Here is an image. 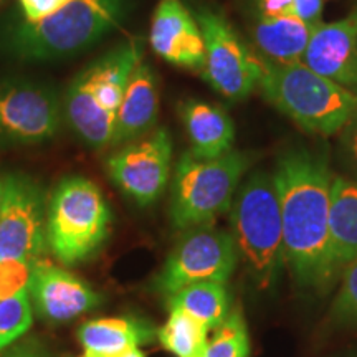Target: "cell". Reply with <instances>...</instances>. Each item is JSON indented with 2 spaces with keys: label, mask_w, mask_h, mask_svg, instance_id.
<instances>
[{
  "label": "cell",
  "mask_w": 357,
  "mask_h": 357,
  "mask_svg": "<svg viewBox=\"0 0 357 357\" xmlns=\"http://www.w3.org/2000/svg\"><path fill=\"white\" fill-rule=\"evenodd\" d=\"M258 17L294 15V0H255Z\"/></svg>",
  "instance_id": "obj_30"
},
{
  "label": "cell",
  "mask_w": 357,
  "mask_h": 357,
  "mask_svg": "<svg viewBox=\"0 0 357 357\" xmlns=\"http://www.w3.org/2000/svg\"><path fill=\"white\" fill-rule=\"evenodd\" d=\"M303 63L321 77L357 91V6L344 19L316 25Z\"/></svg>",
  "instance_id": "obj_15"
},
{
  "label": "cell",
  "mask_w": 357,
  "mask_h": 357,
  "mask_svg": "<svg viewBox=\"0 0 357 357\" xmlns=\"http://www.w3.org/2000/svg\"><path fill=\"white\" fill-rule=\"evenodd\" d=\"M231 236L252 280L261 289L278 280L287 265L280 199L273 174L257 171L236 190L230 208Z\"/></svg>",
  "instance_id": "obj_5"
},
{
  "label": "cell",
  "mask_w": 357,
  "mask_h": 357,
  "mask_svg": "<svg viewBox=\"0 0 357 357\" xmlns=\"http://www.w3.org/2000/svg\"><path fill=\"white\" fill-rule=\"evenodd\" d=\"M30 301L45 321L65 323L101 305V296L63 268L47 260L33 263Z\"/></svg>",
  "instance_id": "obj_14"
},
{
  "label": "cell",
  "mask_w": 357,
  "mask_h": 357,
  "mask_svg": "<svg viewBox=\"0 0 357 357\" xmlns=\"http://www.w3.org/2000/svg\"><path fill=\"white\" fill-rule=\"evenodd\" d=\"M178 114L195 158L215 159L234 149L235 126L222 106L189 98L178 105Z\"/></svg>",
  "instance_id": "obj_17"
},
{
  "label": "cell",
  "mask_w": 357,
  "mask_h": 357,
  "mask_svg": "<svg viewBox=\"0 0 357 357\" xmlns=\"http://www.w3.org/2000/svg\"><path fill=\"white\" fill-rule=\"evenodd\" d=\"M172 137L166 128L153 129L139 139L116 147L106 160L113 184L141 207L164 194L171 177Z\"/></svg>",
  "instance_id": "obj_11"
},
{
  "label": "cell",
  "mask_w": 357,
  "mask_h": 357,
  "mask_svg": "<svg viewBox=\"0 0 357 357\" xmlns=\"http://www.w3.org/2000/svg\"><path fill=\"white\" fill-rule=\"evenodd\" d=\"M123 357H146L144 352H142L139 347H136V349H131L129 352H126Z\"/></svg>",
  "instance_id": "obj_32"
},
{
  "label": "cell",
  "mask_w": 357,
  "mask_h": 357,
  "mask_svg": "<svg viewBox=\"0 0 357 357\" xmlns=\"http://www.w3.org/2000/svg\"><path fill=\"white\" fill-rule=\"evenodd\" d=\"M32 326V301L29 293L0 300V349L12 344Z\"/></svg>",
  "instance_id": "obj_24"
},
{
  "label": "cell",
  "mask_w": 357,
  "mask_h": 357,
  "mask_svg": "<svg viewBox=\"0 0 357 357\" xmlns=\"http://www.w3.org/2000/svg\"><path fill=\"white\" fill-rule=\"evenodd\" d=\"M126 12V0H71L37 22H19L7 37L8 48L25 60L77 55L118 29Z\"/></svg>",
  "instance_id": "obj_4"
},
{
  "label": "cell",
  "mask_w": 357,
  "mask_h": 357,
  "mask_svg": "<svg viewBox=\"0 0 357 357\" xmlns=\"http://www.w3.org/2000/svg\"><path fill=\"white\" fill-rule=\"evenodd\" d=\"M238 252L231 234L213 225L185 230L155 278V291L172 296L202 281L227 283L234 273Z\"/></svg>",
  "instance_id": "obj_10"
},
{
  "label": "cell",
  "mask_w": 357,
  "mask_h": 357,
  "mask_svg": "<svg viewBox=\"0 0 357 357\" xmlns=\"http://www.w3.org/2000/svg\"><path fill=\"white\" fill-rule=\"evenodd\" d=\"M32 260L25 258H3L0 260V300L20 293H29L33 270Z\"/></svg>",
  "instance_id": "obj_26"
},
{
  "label": "cell",
  "mask_w": 357,
  "mask_h": 357,
  "mask_svg": "<svg viewBox=\"0 0 357 357\" xmlns=\"http://www.w3.org/2000/svg\"><path fill=\"white\" fill-rule=\"evenodd\" d=\"M205 40L202 78L218 95L240 101L260 86L263 60L250 52L248 45L220 13L202 8L195 13Z\"/></svg>",
  "instance_id": "obj_8"
},
{
  "label": "cell",
  "mask_w": 357,
  "mask_h": 357,
  "mask_svg": "<svg viewBox=\"0 0 357 357\" xmlns=\"http://www.w3.org/2000/svg\"><path fill=\"white\" fill-rule=\"evenodd\" d=\"M273 181L287 265L303 287L326 288L339 273L329 231L334 177L328 155L307 147L288 149L276 160Z\"/></svg>",
  "instance_id": "obj_1"
},
{
  "label": "cell",
  "mask_w": 357,
  "mask_h": 357,
  "mask_svg": "<svg viewBox=\"0 0 357 357\" xmlns=\"http://www.w3.org/2000/svg\"><path fill=\"white\" fill-rule=\"evenodd\" d=\"M329 316L337 324L357 326V258L341 270V284Z\"/></svg>",
  "instance_id": "obj_25"
},
{
  "label": "cell",
  "mask_w": 357,
  "mask_h": 357,
  "mask_svg": "<svg viewBox=\"0 0 357 357\" xmlns=\"http://www.w3.org/2000/svg\"><path fill=\"white\" fill-rule=\"evenodd\" d=\"M314 26L296 15L258 17L253 26V42L265 61L276 65L301 63Z\"/></svg>",
  "instance_id": "obj_19"
},
{
  "label": "cell",
  "mask_w": 357,
  "mask_h": 357,
  "mask_svg": "<svg viewBox=\"0 0 357 357\" xmlns=\"http://www.w3.org/2000/svg\"><path fill=\"white\" fill-rule=\"evenodd\" d=\"M339 155L347 171L357 177V111L339 131Z\"/></svg>",
  "instance_id": "obj_27"
},
{
  "label": "cell",
  "mask_w": 357,
  "mask_h": 357,
  "mask_svg": "<svg viewBox=\"0 0 357 357\" xmlns=\"http://www.w3.org/2000/svg\"><path fill=\"white\" fill-rule=\"evenodd\" d=\"M68 2L71 0H17L22 20L25 22H37L43 19Z\"/></svg>",
  "instance_id": "obj_28"
},
{
  "label": "cell",
  "mask_w": 357,
  "mask_h": 357,
  "mask_svg": "<svg viewBox=\"0 0 357 357\" xmlns=\"http://www.w3.org/2000/svg\"><path fill=\"white\" fill-rule=\"evenodd\" d=\"M252 154L231 149L215 159H200L185 153L178 159L171 187V220L178 230L213 225L230 212Z\"/></svg>",
  "instance_id": "obj_6"
},
{
  "label": "cell",
  "mask_w": 357,
  "mask_h": 357,
  "mask_svg": "<svg viewBox=\"0 0 357 357\" xmlns=\"http://www.w3.org/2000/svg\"><path fill=\"white\" fill-rule=\"evenodd\" d=\"M149 43L164 61L178 68L202 71L205 40L197 19L181 0H160L153 13Z\"/></svg>",
  "instance_id": "obj_13"
},
{
  "label": "cell",
  "mask_w": 357,
  "mask_h": 357,
  "mask_svg": "<svg viewBox=\"0 0 357 357\" xmlns=\"http://www.w3.org/2000/svg\"><path fill=\"white\" fill-rule=\"evenodd\" d=\"M258 88L280 113L316 136L339 134L357 111V91L321 77L303 61L294 65L263 61Z\"/></svg>",
  "instance_id": "obj_3"
},
{
  "label": "cell",
  "mask_w": 357,
  "mask_h": 357,
  "mask_svg": "<svg viewBox=\"0 0 357 357\" xmlns=\"http://www.w3.org/2000/svg\"><path fill=\"white\" fill-rule=\"evenodd\" d=\"M141 60V42L128 40L96 58L66 88L61 101L66 123L91 149L111 147L124 89Z\"/></svg>",
  "instance_id": "obj_2"
},
{
  "label": "cell",
  "mask_w": 357,
  "mask_h": 357,
  "mask_svg": "<svg viewBox=\"0 0 357 357\" xmlns=\"http://www.w3.org/2000/svg\"><path fill=\"white\" fill-rule=\"evenodd\" d=\"M47 200L38 182L24 174L3 177L0 205V260L37 261L47 248Z\"/></svg>",
  "instance_id": "obj_12"
},
{
  "label": "cell",
  "mask_w": 357,
  "mask_h": 357,
  "mask_svg": "<svg viewBox=\"0 0 357 357\" xmlns=\"http://www.w3.org/2000/svg\"><path fill=\"white\" fill-rule=\"evenodd\" d=\"M252 346L247 323L240 307L229 312L225 321L213 329L212 339H208L199 357H250Z\"/></svg>",
  "instance_id": "obj_23"
},
{
  "label": "cell",
  "mask_w": 357,
  "mask_h": 357,
  "mask_svg": "<svg viewBox=\"0 0 357 357\" xmlns=\"http://www.w3.org/2000/svg\"><path fill=\"white\" fill-rule=\"evenodd\" d=\"M155 329L136 318H106L84 323L78 331L82 357H123L144 342H151Z\"/></svg>",
  "instance_id": "obj_18"
},
{
  "label": "cell",
  "mask_w": 357,
  "mask_h": 357,
  "mask_svg": "<svg viewBox=\"0 0 357 357\" xmlns=\"http://www.w3.org/2000/svg\"><path fill=\"white\" fill-rule=\"evenodd\" d=\"M207 336L208 329L182 311H171L166 324L158 329L160 344L177 357H199Z\"/></svg>",
  "instance_id": "obj_22"
},
{
  "label": "cell",
  "mask_w": 357,
  "mask_h": 357,
  "mask_svg": "<svg viewBox=\"0 0 357 357\" xmlns=\"http://www.w3.org/2000/svg\"><path fill=\"white\" fill-rule=\"evenodd\" d=\"M171 311H182L187 316L199 321L208 331L218 328L230 310V296L225 283L202 281L182 288L181 291L167 298Z\"/></svg>",
  "instance_id": "obj_21"
},
{
  "label": "cell",
  "mask_w": 357,
  "mask_h": 357,
  "mask_svg": "<svg viewBox=\"0 0 357 357\" xmlns=\"http://www.w3.org/2000/svg\"><path fill=\"white\" fill-rule=\"evenodd\" d=\"M63 118V102L48 84L25 78L0 82V147L52 141Z\"/></svg>",
  "instance_id": "obj_9"
},
{
  "label": "cell",
  "mask_w": 357,
  "mask_h": 357,
  "mask_svg": "<svg viewBox=\"0 0 357 357\" xmlns=\"http://www.w3.org/2000/svg\"><path fill=\"white\" fill-rule=\"evenodd\" d=\"M3 199V177H0V205H2Z\"/></svg>",
  "instance_id": "obj_33"
},
{
  "label": "cell",
  "mask_w": 357,
  "mask_h": 357,
  "mask_svg": "<svg viewBox=\"0 0 357 357\" xmlns=\"http://www.w3.org/2000/svg\"><path fill=\"white\" fill-rule=\"evenodd\" d=\"M3 2H6V0H0V6H2V3H3Z\"/></svg>",
  "instance_id": "obj_34"
},
{
  "label": "cell",
  "mask_w": 357,
  "mask_h": 357,
  "mask_svg": "<svg viewBox=\"0 0 357 357\" xmlns=\"http://www.w3.org/2000/svg\"><path fill=\"white\" fill-rule=\"evenodd\" d=\"M111 211L95 182L66 177L47 204V242L63 265L88 260L109 234Z\"/></svg>",
  "instance_id": "obj_7"
},
{
  "label": "cell",
  "mask_w": 357,
  "mask_h": 357,
  "mask_svg": "<svg viewBox=\"0 0 357 357\" xmlns=\"http://www.w3.org/2000/svg\"><path fill=\"white\" fill-rule=\"evenodd\" d=\"M329 231L337 271L357 258V181L334 177Z\"/></svg>",
  "instance_id": "obj_20"
},
{
  "label": "cell",
  "mask_w": 357,
  "mask_h": 357,
  "mask_svg": "<svg viewBox=\"0 0 357 357\" xmlns=\"http://www.w3.org/2000/svg\"><path fill=\"white\" fill-rule=\"evenodd\" d=\"M159 86L154 70L141 60L134 68L116 114L111 147L139 139L155 126L159 114Z\"/></svg>",
  "instance_id": "obj_16"
},
{
  "label": "cell",
  "mask_w": 357,
  "mask_h": 357,
  "mask_svg": "<svg viewBox=\"0 0 357 357\" xmlns=\"http://www.w3.org/2000/svg\"><path fill=\"white\" fill-rule=\"evenodd\" d=\"M0 357H50V356L45 354V352L42 349H38L37 346H22Z\"/></svg>",
  "instance_id": "obj_31"
},
{
  "label": "cell",
  "mask_w": 357,
  "mask_h": 357,
  "mask_svg": "<svg viewBox=\"0 0 357 357\" xmlns=\"http://www.w3.org/2000/svg\"><path fill=\"white\" fill-rule=\"evenodd\" d=\"M323 10L324 0H294V15L311 26L323 22Z\"/></svg>",
  "instance_id": "obj_29"
}]
</instances>
